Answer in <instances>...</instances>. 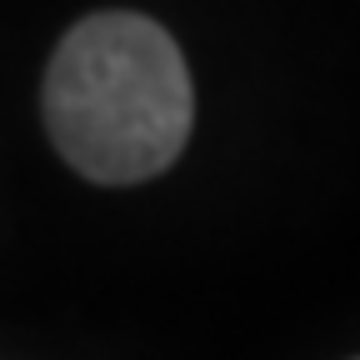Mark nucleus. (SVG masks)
Listing matches in <instances>:
<instances>
[{"instance_id": "1", "label": "nucleus", "mask_w": 360, "mask_h": 360, "mask_svg": "<svg viewBox=\"0 0 360 360\" xmlns=\"http://www.w3.org/2000/svg\"><path fill=\"white\" fill-rule=\"evenodd\" d=\"M191 75L180 45L146 15L80 20L45 75V130L56 150L101 186L160 175L191 141Z\"/></svg>"}]
</instances>
